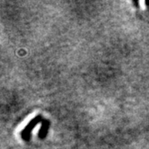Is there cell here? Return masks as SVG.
Here are the masks:
<instances>
[{
    "mask_svg": "<svg viewBox=\"0 0 149 149\" xmlns=\"http://www.w3.org/2000/svg\"><path fill=\"white\" fill-rule=\"evenodd\" d=\"M140 5L142 6L143 8H145V2H144V1H141V2H140Z\"/></svg>",
    "mask_w": 149,
    "mask_h": 149,
    "instance_id": "1",
    "label": "cell"
}]
</instances>
